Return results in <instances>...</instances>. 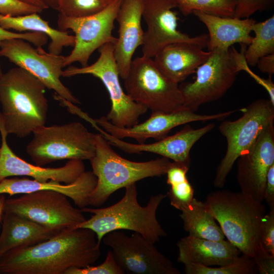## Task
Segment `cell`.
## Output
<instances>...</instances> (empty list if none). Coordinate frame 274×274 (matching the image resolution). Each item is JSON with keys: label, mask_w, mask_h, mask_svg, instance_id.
I'll use <instances>...</instances> for the list:
<instances>
[{"label": "cell", "mask_w": 274, "mask_h": 274, "mask_svg": "<svg viewBox=\"0 0 274 274\" xmlns=\"http://www.w3.org/2000/svg\"><path fill=\"white\" fill-rule=\"evenodd\" d=\"M254 37L245 51L248 65H256L263 56L274 53V15L265 21L255 22L252 26Z\"/></svg>", "instance_id": "obj_28"}, {"label": "cell", "mask_w": 274, "mask_h": 274, "mask_svg": "<svg viewBox=\"0 0 274 274\" xmlns=\"http://www.w3.org/2000/svg\"><path fill=\"white\" fill-rule=\"evenodd\" d=\"M260 243L265 250L274 255V209L270 210L264 216Z\"/></svg>", "instance_id": "obj_38"}, {"label": "cell", "mask_w": 274, "mask_h": 274, "mask_svg": "<svg viewBox=\"0 0 274 274\" xmlns=\"http://www.w3.org/2000/svg\"><path fill=\"white\" fill-rule=\"evenodd\" d=\"M125 272L116 262L111 250L107 254L105 261L96 266H88L82 268H72L65 274H124Z\"/></svg>", "instance_id": "obj_33"}, {"label": "cell", "mask_w": 274, "mask_h": 274, "mask_svg": "<svg viewBox=\"0 0 274 274\" xmlns=\"http://www.w3.org/2000/svg\"><path fill=\"white\" fill-rule=\"evenodd\" d=\"M123 0H112L100 12L84 17H68L59 14L58 29L72 30L75 42L71 53L65 56L64 66L78 62L81 67L87 66L93 52L107 43L115 44L117 38L112 35L114 22Z\"/></svg>", "instance_id": "obj_12"}, {"label": "cell", "mask_w": 274, "mask_h": 274, "mask_svg": "<svg viewBox=\"0 0 274 274\" xmlns=\"http://www.w3.org/2000/svg\"><path fill=\"white\" fill-rule=\"evenodd\" d=\"M184 265L186 274H253L257 272L253 258L243 254L232 262L218 267L194 263Z\"/></svg>", "instance_id": "obj_31"}, {"label": "cell", "mask_w": 274, "mask_h": 274, "mask_svg": "<svg viewBox=\"0 0 274 274\" xmlns=\"http://www.w3.org/2000/svg\"><path fill=\"white\" fill-rule=\"evenodd\" d=\"M205 203L222 230L225 237L242 254L253 257L260 242L266 208L241 191H213Z\"/></svg>", "instance_id": "obj_4"}, {"label": "cell", "mask_w": 274, "mask_h": 274, "mask_svg": "<svg viewBox=\"0 0 274 274\" xmlns=\"http://www.w3.org/2000/svg\"><path fill=\"white\" fill-rule=\"evenodd\" d=\"M256 65L263 73L270 76L274 73V53L267 55L260 58Z\"/></svg>", "instance_id": "obj_41"}, {"label": "cell", "mask_w": 274, "mask_h": 274, "mask_svg": "<svg viewBox=\"0 0 274 274\" xmlns=\"http://www.w3.org/2000/svg\"><path fill=\"white\" fill-rule=\"evenodd\" d=\"M180 211L183 228L188 235L213 241L225 239L222 230L204 201L193 198Z\"/></svg>", "instance_id": "obj_27"}, {"label": "cell", "mask_w": 274, "mask_h": 274, "mask_svg": "<svg viewBox=\"0 0 274 274\" xmlns=\"http://www.w3.org/2000/svg\"><path fill=\"white\" fill-rule=\"evenodd\" d=\"M211 51L208 59L197 68L195 79L179 85L185 108L193 112L222 97L240 72L236 59L237 51L233 47Z\"/></svg>", "instance_id": "obj_9"}, {"label": "cell", "mask_w": 274, "mask_h": 274, "mask_svg": "<svg viewBox=\"0 0 274 274\" xmlns=\"http://www.w3.org/2000/svg\"><path fill=\"white\" fill-rule=\"evenodd\" d=\"M96 182L97 178L92 171H85L70 184L54 180L41 182L24 177L7 178L0 181V194L11 196L42 190H52L64 194L82 209L89 205L90 196Z\"/></svg>", "instance_id": "obj_21"}, {"label": "cell", "mask_w": 274, "mask_h": 274, "mask_svg": "<svg viewBox=\"0 0 274 274\" xmlns=\"http://www.w3.org/2000/svg\"><path fill=\"white\" fill-rule=\"evenodd\" d=\"M174 0H145L143 18L147 25L142 45L143 56L153 58L165 46L177 42H188L207 47L209 36L195 37L180 31Z\"/></svg>", "instance_id": "obj_15"}, {"label": "cell", "mask_w": 274, "mask_h": 274, "mask_svg": "<svg viewBox=\"0 0 274 274\" xmlns=\"http://www.w3.org/2000/svg\"><path fill=\"white\" fill-rule=\"evenodd\" d=\"M92 125L101 133L109 143L129 154L149 152L157 154L173 161L190 166V152L193 145L203 135L213 130L214 123L194 129L187 125L176 133L151 144H132L114 137L104 131L95 122Z\"/></svg>", "instance_id": "obj_18"}, {"label": "cell", "mask_w": 274, "mask_h": 274, "mask_svg": "<svg viewBox=\"0 0 274 274\" xmlns=\"http://www.w3.org/2000/svg\"><path fill=\"white\" fill-rule=\"evenodd\" d=\"M184 16L195 11L222 17H233L237 0H174Z\"/></svg>", "instance_id": "obj_30"}, {"label": "cell", "mask_w": 274, "mask_h": 274, "mask_svg": "<svg viewBox=\"0 0 274 274\" xmlns=\"http://www.w3.org/2000/svg\"><path fill=\"white\" fill-rule=\"evenodd\" d=\"M114 45L107 43L99 47V56L93 64L81 67L70 66L63 71L62 76L90 74L99 79L107 89L111 101L107 119L116 126L129 127L138 124L140 116L148 109L133 101L122 89L114 56Z\"/></svg>", "instance_id": "obj_10"}, {"label": "cell", "mask_w": 274, "mask_h": 274, "mask_svg": "<svg viewBox=\"0 0 274 274\" xmlns=\"http://www.w3.org/2000/svg\"><path fill=\"white\" fill-rule=\"evenodd\" d=\"M6 199L4 194H0V223L3 219V213L5 212Z\"/></svg>", "instance_id": "obj_43"}, {"label": "cell", "mask_w": 274, "mask_h": 274, "mask_svg": "<svg viewBox=\"0 0 274 274\" xmlns=\"http://www.w3.org/2000/svg\"><path fill=\"white\" fill-rule=\"evenodd\" d=\"M236 161V178L241 191L262 202L267 174L274 163L273 123L261 132L251 148Z\"/></svg>", "instance_id": "obj_17"}, {"label": "cell", "mask_w": 274, "mask_h": 274, "mask_svg": "<svg viewBox=\"0 0 274 274\" xmlns=\"http://www.w3.org/2000/svg\"><path fill=\"white\" fill-rule=\"evenodd\" d=\"M243 115L234 121H224L219 126L226 138L225 154L218 165L214 180L217 188L224 187L237 158L247 152L261 132L273 123L274 105L269 99H259L241 109Z\"/></svg>", "instance_id": "obj_8"}, {"label": "cell", "mask_w": 274, "mask_h": 274, "mask_svg": "<svg viewBox=\"0 0 274 274\" xmlns=\"http://www.w3.org/2000/svg\"><path fill=\"white\" fill-rule=\"evenodd\" d=\"M68 198L64 194L48 190L23 193L6 199L5 211L62 231L75 228L86 219L81 209L74 207Z\"/></svg>", "instance_id": "obj_11"}, {"label": "cell", "mask_w": 274, "mask_h": 274, "mask_svg": "<svg viewBox=\"0 0 274 274\" xmlns=\"http://www.w3.org/2000/svg\"><path fill=\"white\" fill-rule=\"evenodd\" d=\"M3 73L2 69V66L0 62V78H1L2 76L3 75Z\"/></svg>", "instance_id": "obj_45"}, {"label": "cell", "mask_w": 274, "mask_h": 274, "mask_svg": "<svg viewBox=\"0 0 274 274\" xmlns=\"http://www.w3.org/2000/svg\"><path fill=\"white\" fill-rule=\"evenodd\" d=\"M125 189L123 197L112 206L104 208L86 207L80 209L83 213L92 215L76 228L92 230L100 244L107 233L114 230H131L154 244L161 237L167 236L156 218L157 210L167 195H153L146 206H141L138 200L136 183L126 186Z\"/></svg>", "instance_id": "obj_3"}, {"label": "cell", "mask_w": 274, "mask_h": 274, "mask_svg": "<svg viewBox=\"0 0 274 274\" xmlns=\"http://www.w3.org/2000/svg\"><path fill=\"white\" fill-rule=\"evenodd\" d=\"M123 80L126 93L152 113L186 109L179 83L165 77L152 58L142 55L132 59Z\"/></svg>", "instance_id": "obj_7"}, {"label": "cell", "mask_w": 274, "mask_h": 274, "mask_svg": "<svg viewBox=\"0 0 274 274\" xmlns=\"http://www.w3.org/2000/svg\"><path fill=\"white\" fill-rule=\"evenodd\" d=\"M263 198L269 209H274V163L270 166L267 174Z\"/></svg>", "instance_id": "obj_40"}, {"label": "cell", "mask_w": 274, "mask_h": 274, "mask_svg": "<svg viewBox=\"0 0 274 274\" xmlns=\"http://www.w3.org/2000/svg\"><path fill=\"white\" fill-rule=\"evenodd\" d=\"M236 110L211 115H201L184 109L171 113L153 112L144 122L129 127L116 126L102 116L94 119L95 123L104 131L117 138H132L139 144H143L148 139L157 141L165 137L174 128L190 122L220 120L227 118Z\"/></svg>", "instance_id": "obj_16"}, {"label": "cell", "mask_w": 274, "mask_h": 274, "mask_svg": "<svg viewBox=\"0 0 274 274\" xmlns=\"http://www.w3.org/2000/svg\"><path fill=\"white\" fill-rule=\"evenodd\" d=\"M96 147L89 161L97 178L89 198V205H102L112 194L122 188L145 178L165 175L174 161L162 157L144 162H135L120 156L99 133H95Z\"/></svg>", "instance_id": "obj_5"}, {"label": "cell", "mask_w": 274, "mask_h": 274, "mask_svg": "<svg viewBox=\"0 0 274 274\" xmlns=\"http://www.w3.org/2000/svg\"><path fill=\"white\" fill-rule=\"evenodd\" d=\"M43 11L40 8L26 4L20 0H0V14L17 16L40 13Z\"/></svg>", "instance_id": "obj_34"}, {"label": "cell", "mask_w": 274, "mask_h": 274, "mask_svg": "<svg viewBox=\"0 0 274 274\" xmlns=\"http://www.w3.org/2000/svg\"><path fill=\"white\" fill-rule=\"evenodd\" d=\"M203 48L194 43H174L163 48L153 59L165 77L179 83L195 73L208 59L211 51H204Z\"/></svg>", "instance_id": "obj_22"}, {"label": "cell", "mask_w": 274, "mask_h": 274, "mask_svg": "<svg viewBox=\"0 0 274 274\" xmlns=\"http://www.w3.org/2000/svg\"><path fill=\"white\" fill-rule=\"evenodd\" d=\"M0 56L29 72L62 98L73 104L80 103L60 81L65 56L46 52L42 47L35 48L21 39L3 41L0 44Z\"/></svg>", "instance_id": "obj_14"}, {"label": "cell", "mask_w": 274, "mask_h": 274, "mask_svg": "<svg viewBox=\"0 0 274 274\" xmlns=\"http://www.w3.org/2000/svg\"><path fill=\"white\" fill-rule=\"evenodd\" d=\"M46 87L27 71L17 66L0 78V102L5 129L19 138L45 125L48 111Z\"/></svg>", "instance_id": "obj_2"}, {"label": "cell", "mask_w": 274, "mask_h": 274, "mask_svg": "<svg viewBox=\"0 0 274 274\" xmlns=\"http://www.w3.org/2000/svg\"><path fill=\"white\" fill-rule=\"evenodd\" d=\"M100 246L90 229H65L38 244L3 254L0 273L65 274L70 268L94 264L100 256Z\"/></svg>", "instance_id": "obj_1"}, {"label": "cell", "mask_w": 274, "mask_h": 274, "mask_svg": "<svg viewBox=\"0 0 274 274\" xmlns=\"http://www.w3.org/2000/svg\"><path fill=\"white\" fill-rule=\"evenodd\" d=\"M26 4L39 7L43 9H47V8L45 5L42 0H20Z\"/></svg>", "instance_id": "obj_42"}, {"label": "cell", "mask_w": 274, "mask_h": 274, "mask_svg": "<svg viewBox=\"0 0 274 274\" xmlns=\"http://www.w3.org/2000/svg\"><path fill=\"white\" fill-rule=\"evenodd\" d=\"M60 231L45 227L16 213L5 211L0 234V255L13 248L38 244Z\"/></svg>", "instance_id": "obj_25"}, {"label": "cell", "mask_w": 274, "mask_h": 274, "mask_svg": "<svg viewBox=\"0 0 274 274\" xmlns=\"http://www.w3.org/2000/svg\"><path fill=\"white\" fill-rule=\"evenodd\" d=\"M252 258L259 273H274V255L265 250L260 243L255 249Z\"/></svg>", "instance_id": "obj_39"}, {"label": "cell", "mask_w": 274, "mask_h": 274, "mask_svg": "<svg viewBox=\"0 0 274 274\" xmlns=\"http://www.w3.org/2000/svg\"><path fill=\"white\" fill-rule=\"evenodd\" d=\"M189 168L184 164L174 162L166 174V182L170 186L167 196L170 204L179 210L188 204L194 198V189L187 177Z\"/></svg>", "instance_id": "obj_29"}, {"label": "cell", "mask_w": 274, "mask_h": 274, "mask_svg": "<svg viewBox=\"0 0 274 274\" xmlns=\"http://www.w3.org/2000/svg\"><path fill=\"white\" fill-rule=\"evenodd\" d=\"M39 13L17 16H4L0 14V26L7 29H13L19 32L29 31L39 32L47 35L51 39L48 46V52L60 55L63 47H74L75 36L67 31H61L52 28L49 22L43 19Z\"/></svg>", "instance_id": "obj_26"}, {"label": "cell", "mask_w": 274, "mask_h": 274, "mask_svg": "<svg viewBox=\"0 0 274 274\" xmlns=\"http://www.w3.org/2000/svg\"><path fill=\"white\" fill-rule=\"evenodd\" d=\"M178 261L184 265L205 266L229 264L239 256V250L228 241H213L187 235L177 244Z\"/></svg>", "instance_id": "obj_24"}, {"label": "cell", "mask_w": 274, "mask_h": 274, "mask_svg": "<svg viewBox=\"0 0 274 274\" xmlns=\"http://www.w3.org/2000/svg\"><path fill=\"white\" fill-rule=\"evenodd\" d=\"M0 181L12 176H26L45 182L54 180L64 184L76 181L85 171L82 160H68L64 165L56 168L44 167L32 164L17 156L9 146L8 134L0 112Z\"/></svg>", "instance_id": "obj_19"}, {"label": "cell", "mask_w": 274, "mask_h": 274, "mask_svg": "<svg viewBox=\"0 0 274 274\" xmlns=\"http://www.w3.org/2000/svg\"><path fill=\"white\" fill-rule=\"evenodd\" d=\"M101 241L111 249L116 262L125 273H180L154 243L138 233L129 236L120 230H114L107 233Z\"/></svg>", "instance_id": "obj_13"}, {"label": "cell", "mask_w": 274, "mask_h": 274, "mask_svg": "<svg viewBox=\"0 0 274 274\" xmlns=\"http://www.w3.org/2000/svg\"><path fill=\"white\" fill-rule=\"evenodd\" d=\"M1 256H2V255H0V259H1Z\"/></svg>", "instance_id": "obj_46"}, {"label": "cell", "mask_w": 274, "mask_h": 274, "mask_svg": "<svg viewBox=\"0 0 274 274\" xmlns=\"http://www.w3.org/2000/svg\"><path fill=\"white\" fill-rule=\"evenodd\" d=\"M274 0H237L234 16L238 18H250L258 11L268 9Z\"/></svg>", "instance_id": "obj_35"}, {"label": "cell", "mask_w": 274, "mask_h": 274, "mask_svg": "<svg viewBox=\"0 0 274 274\" xmlns=\"http://www.w3.org/2000/svg\"><path fill=\"white\" fill-rule=\"evenodd\" d=\"M145 1L123 0L116 15L119 36L113 52L119 76L123 80L136 49L143 44L144 31L141 20Z\"/></svg>", "instance_id": "obj_20"}, {"label": "cell", "mask_w": 274, "mask_h": 274, "mask_svg": "<svg viewBox=\"0 0 274 274\" xmlns=\"http://www.w3.org/2000/svg\"><path fill=\"white\" fill-rule=\"evenodd\" d=\"M112 1L58 0L57 11L59 14L68 17H84L102 10Z\"/></svg>", "instance_id": "obj_32"}, {"label": "cell", "mask_w": 274, "mask_h": 274, "mask_svg": "<svg viewBox=\"0 0 274 274\" xmlns=\"http://www.w3.org/2000/svg\"><path fill=\"white\" fill-rule=\"evenodd\" d=\"M204 24L209 31L208 51L227 49L234 44L248 46L251 42L252 18L222 17L195 11L193 13Z\"/></svg>", "instance_id": "obj_23"}, {"label": "cell", "mask_w": 274, "mask_h": 274, "mask_svg": "<svg viewBox=\"0 0 274 274\" xmlns=\"http://www.w3.org/2000/svg\"><path fill=\"white\" fill-rule=\"evenodd\" d=\"M48 37L39 32H15L0 26V44L5 40L11 39H21L29 42L36 47H42L46 44Z\"/></svg>", "instance_id": "obj_37"}, {"label": "cell", "mask_w": 274, "mask_h": 274, "mask_svg": "<svg viewBox=\"0 0 274 274\" xmlns=\"http://www.w3.org/2000/svg\"><path fill=\"white\" fill-rule=\"evenodd\" d=\"M32 133L26 151L37 165L64 159L89 160L94 155L95 133L80 122L44 125Z\"/></svg>", "instance_id": "obj_6"}, {"label": "cell", "mask_w": 274, "mask_h": 274, "mask_svg": "<svg viewBox=\"0 0 274 274\" xmlns=\"http://www.w3.org/2000/svg\"><path fill=\"white\" fill-rule=\"evenodd\" d=\"M47 8H52L56 10L58 7V0H42Z\"/></svg>", "instance_id": "obj_44"}, {"label": "cell", "mask_w": 274, "mask_h": 274, "mask_svg": "<svg viewBox=\"0 0 274 274\" xmlns=\"http://www.w3.org/2000/svg\"><path fill=\"white\" fill-rule=\"evenodd\" d=\"M241 51L237 52L236 59L239 71H244L247 72L259 84L261 85L267 91L269 96V100L274 105V84L270 77L268 79H263L253 73L249 67L245 57V51L247 48L245 45H241Z\"/></svg>", "instance_id": "obj_36"}]
</instances>
